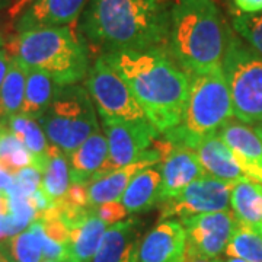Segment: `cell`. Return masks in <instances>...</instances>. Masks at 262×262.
<instances>
[{"label":"cell","instance_id":"obj_1","mask_svg":"<svg viewBox=\"0 0 262 262\" xmlns=\"http://www.w3.org/2000/svg\"><path fill=\"white\" fill-rule=\"evenodd\" d=\"M77 29L98 56L166 50L169 9L162 0H89Z\"/></svg>","mask_w":262,"mask_h":262},{"label":"cell","instance_id":"obj_2","mask_svg":"<svg viewBox=\"0 0 262 262\" xmlns=\"http://www.w3.org/2000/svg\"><path fill=\"white\" fill-rule=\"evenodd\" d=\"M102 57L128 84L146 118L159 134L178 127L187 108L191 76L166 50L114 51Z\"/></svg>","mask_w":262,"mask_h":262},{"label":"cell","instance_id":"obj_3","mask_svg":"<svg viewBox=\"0 0 262 262\" xmlns=\"http://www.w3.org/2000/svg\"><path fill=\"white\" fill-rule=\"evenodd\" d=\"M227 27L214 0H177L169 9L166 51L188 75L222 69Z\"/></svg>","mask_w":262,"mask_h":262},{"label":"cell","instance_id":"obj_4","mask_svg":"<svg viewBox=\"0 0 262 262\" xmlns=\"http://www.w3.org/2000/svg\"><path fill=\"white\" fill-rule=\"evenodd\" d=\"M5 47L22 64L47 73L58 86L80 83L91 67V51L77 24L18 32Z\"/></svg>","mask_w":262,"mask_h":262},{"label":"cell","instance_id":"obj_5","mask_svg":"<svg viewBox=\"0 0 262 262\" xmlns=\"http://www.w3.org/2000/svg\"><path fill=\"white\" fill-rule=\"evenodd\" d=\"M233 117L232 98L223 70L195 75L191 77L189 99L182 121L163 136L175 146L195 149L200 141L217 134Z\"/></svg>","mask_w":262,"mask_h":262},{"label":"cell","instance_id":"obj_6","mask_svg":"<svg viewBox=\"0 0 262 262\" xmlns=\"http://www.w3.org/2000/svg\"><path fill=\"white\" fill-rule=\"evenodd\" d=\"M50 146L66 156L99 128L98 113L88 89L80 84L60 86L54 101L39 120Z\"/></svg>","mask_w":262,"mask_h":262},{"label":"cell","instance_id":"obj_7","mask_svg":"<svg viewBox=\"0 0 262 262\" xmlns=\"http://www.w3.org/2000/svg\"><path fill=\"white\" fill-rule=\"evenodd\" d=\"M234 118L244 124L262 122V56L227 28L222 63Z\"/></svg>","mask_w":262,"mask_h":262},{"label":"cell","instance_id":"obj_8","mask_svg":"<svg viewBox=\"0 0 262 262\" xmlns=\"http://www.w3.org/2000/svg\"><path fill=\"white\" fill-rule=\"evenodd\" d=\"M86 89L101 118L124 121L147 120L128 84L102 56L96 57L94 64L89 67Z\"/></svg>","mask_w":262,"mask_h":262},{"label":"cell","instance_id":"obj_9","mask_svg":"<svg viewBox=\"0 0 262 262\" xmlns=\"http://www.w3.org/2000/svg\"><path fill=\"white\" fill-rule=\"evenodd\" d=\"M102 127L108 141V159L102 169L95 175L92 181L113 172L115 169L124 168L137 160L149 156L153 151L151 144L160 136L156 128L144 121H124L101 118ZM91 181V182H92Z\"/></svg>","mask_w":262,"mask_h":262},{"label":"cell","instance_id":"obj_10","mask_svg":"<svg viewBox=\"0 0 262 262\" xmlns=\"http://www.w3.org/2000/svg\"><path fill=\"white\" fill-rule=\"evenodd\" d=\"M232 185L210 175L191 182L179 194L163 201L160 219L189 217V215L215 213L229 210Z\"/></svg>","mask_w":262,"mask_h":262},{"label":"cell","instance_id":"obj_11","mask_svg":"<svg viewBox=\"0 0 262 262\" xmlns=\"http://www.w3.org/2000/svg\"><path fill=\"white\" fill-rule=\"evenodd\" d=\"M181 223L187 232L185 255L219 258L226 251L237 220L233 211L225 210L182 217Z\"/></svg>","mask_w":262,"mask_h":262},{"label":"cell","instance_id":"obj_12","mask_svg":"<svg viewBox=\"0 0 262 262\" xmlns=\"http://www.w3.org/2000/svg\"><path fill=\"white\" fill-rule=\"evenodd\" d=\"M185 251V227L178 220L166 219L141 239L139 262H182Z\"/></svg>","mask_w":262,"mask_h":262},{"label":"cell","instance_id":"obj_13","mask_svg":"<svg viewBox=\"0 0 262 262\" xmlns=\"http://www.w3.org/2000/svg\"><path fill=\"white\" fill-rule=\"evenodd\" d=\"M88 2L89 0H37L15 20L13 28L18 34L31 29L75 25Z\"/></svg>","mask_w":262,"mask_h":262},{"label":"cell","instance_id":"obj_14","mask_svg":"<svg viewBox=\"0 0 262 262\" xmlns=\"http://www.w3.org/2000/svg\"><path fill=\"white\" fill-rule=\"evenodd\" d=\"M160 173V203L179 194L195 179L207 175L203 169L196 151L185 146H172V149L162 158Z\"/></svg>","mask_w":262,"mask_h":262},{"label":"cell","instance_id":"obj_15","mask_svg":"<svg viewBox=\"0 0 262 262\" xmlns=\"http://www.w3.org/2000/svg\"><path fill=\"white\" fill-rule=\"evenodd\" d=\"M219 136L232 150L245 177L262 185V141L258 133L241 121L227 122Z\"/></svg>","mask_w":262,"mask_h":262},{"label":"cell","instance_id":"obj_16","mask_svg":"<svg viewBox=\"0 0 262 262\" xmlns=\"http://www.w3.org/2000/svg\"><path fill=\"white\" fill-rule=\"evenodd\" d=\"M140 227L134 219L110 226L92 262H139Z\"/></svg>","mask_w":262,"mask_h":262},{"label":"cell","instance_id":"obj_17","mask_svg":"<svg viewBox=\"0 0 262 262\" xmlns=\"http://www.w3.org/2000/svg\"><path fill=\"white\" fill-rule=\"evenodd\" d=\"M160 160L159 151L153 149L149 156L137 160L124 168L115 169L113 172L103 175L88 184V195H89V207L96 208L110 201H120L122 192L128 187L131 179L134 178L143 169L156 165Z\"/></svg>","mask_w":262,"mask_h":262},{"label":"cell","instance_id":"obj_18","mask_svg":"<svg viewBox=\"0 0 262 262\" xmlns=\"http://www.w3.org/2000/svg\"><path fill=\"white\" fill-rule=\"evenodd\" d=\"M194 150L207 175L225 181L230 185L245 178L244 170L219 133L200 141Z\"/></svg>","mask_w":262,"mask_h":262},{"label":"cell","instance_id":"obj_19","mask_svg":"<svg viewBox=\"0 0 262 262\" xmlns=\"http://www.w3.org/2000/svg\"><path fill=\"white\" fill-rule=\"evenodd\" d=\"M67 158L70 165L72 182L88 185L108 159L106 136L101 130H98Z\"/></svg>","mask_w":262,"mask_h":262},{"label":"cell","instance_id":"obj_20","mask_svg":"<svg viewBox=\"0 0 262 262\" xmlns=\"http://www.w3.org/2000/svg\"><path fill=\"white\" fill-rule=\"evenodd\" d=\"M160 188L162 173L160 166L156 163L143 169L131 179L128 187L122 192L120 201L128 211V214L144 213L160 203Z\"/></svg>","mask_w":262,"mask_h":262},{"label":"cell","instance_id":"obj_21","mask_svg":"<svg viewBox=\"0 0 262 262\" xmlns=\"http://www.w3.org/2000/svg\"><path fill=\"white\" fill-rule=\"evenodd\" d=\"M108 225L101 220L92 208L88 215L69 229V252L75 262H91L98 251Z\"/></svg>","mask_w":262,"mask_h":262},{"label":"cell","instance_id":"obj_22","mask_svg":"<svg viewBox=\"0 0 262 262\" xmlns=\"http://www.w3.org/2000/svg\"><path fill=\"white\" fill-rule=\"evenodd\" d=\"M230 206L237 223L262 232V185L249 178L232 185Z\"/></svg>","mask_w":262,"mask_h":262},{"label":"cell","instance_id":"obj_23","mask_svg":"<svg viewBox=\"0 0 262 262\" xmlns=\"http://www.w3.org/2000/svg\"><path fill=\"white\" fill-rule=\"evenodd\" d=\"M27 67V66H25ZM58 84L44 72L37 69L27 67V84H25V96L20 114L32 118L39 120L47 113L51 102L54 101Z\"/></svg>","mask_w":262,"mask_h":262},{"label":"cell","instance_id":"obj_24","mask_svg":"<svg viewBox=\"0 0 262 262\" xmlns=\"http://www.w3.org/2000/svg\"><path fill=\"white\" fill-rule=\"evenodd\" d=\"M6 125L32 155V166L42 173L50 159V143L39 122L18 114L12 117Z\"/></svg>","mask_w":262,"mask_h":262},{"label":"cell","instance_id":"obj_25","mask_svg":"<svg viewBox=\"0 0 262 262\" xmlns=\"http://www.w3.org/2000/svg\"><path fill=\"white\" fill-rule=\"evenodd\" d=\"M25 84L27 67L16 57H12L6 77L0 88V122L8 124L12 117L20 114L25 96Z\"/></svg>","mask_w":262,"mask_h":262},{"label":"cell","instance_id":"obj_26","mask_svg":"<svg viewBox=\"0 0 262 262\" xmlns=\"http://www.w3.org/2000/svg\"><path fill=\"white\" fill-rule=\"evenodd\" d=\"M70 184L72 178L69 158L58 149L50 146V159L42 172V191L53 203H56L64 198Z\"/></svg>","mask_w":262,"mask_h":262},{"label":"cell","instance_id":"obj_27","mask_svg":"<svg viewBox=\"0 0 262 262\" xmlns=\"http://www.w3.org/2000/svg\"><path fill=\"white\" fill-rule=\"evenodd\" d=\"M225 252L229 258H241L246 262H262V232L237 223Z\"/></svg>","mask_w":262,"mask_h":262},{"label":"cell","instance_id":"obj_28","mask_svg":"<svg viewBox=\"0 0 262 262\" xmlns=\"http://www.w3.org/2000/svg\"><path fill=\"white\" fill-rule=\"evenodd\" d=\"M0 166L12 177L32 166V155L8 127L0 133Z\"/></svg>","mask_w":262,"mask_h":262},{"label":"cell","instance_id":"obj_29","mask_svg":"<svg viewBox=\"0 0 262 262\" xmlns=\"http://www.w3.org/2000/svg\"><path fill=\"white\" fill-rule=\"evenodd\" d=\"M8 249L15 262H41L42 248L34 225H31L8 242Z\"/></svg>","mask_w":262,"mask_h":262},{"label":"cell","instance_id":"obj_30","mask_svg":"<svg viewBox=\"0 0 262 262\" xmlns=\"http://www.w3.org/2000/svg\"><path fill=\"white\" fill-rule=\"evenodd\" d=\"M233 31L262 56V12L236 13L233 16Z\"/></svg>","mask_w":262,"mask_h":262},{"label":"cell","instance_id":"obj_31","mask_svg":"<svg viewBox=\"0 0 262 262\" xmlns=\"http://www.w3.org/2000/svg\"><path fill=\"white\" fill-rule=\"evenodd\" d=\"M41 175L42 173L34 166L24 168L13 177V184L9 189H6V192L24 196L32 195L38 188L41 187V182H42Z\"/></svg>","mask_w":262,"mask_h":262},{"label":"cell","instance_id":"obj_32","mask_svg":"<svg viewBox=\"0 0 262 262\" xmlns=\"http://www.w3.org/2000/svg\"><path fill=\"white\" fill-rule=\"evenodd\" d=\"M94 210L98 217L103 220L108 226L120 223L122 220H125L128 215V211L125 210V207L122 206L121 201H110V203H105L102 206L96 207Z\"/></svg>","mask_w":262,"mask_h":262},{"label":"cell","instance_id":"obj_33","mask_svg":"<svg viewBox=\"0 0 262 262\" xmlns=\"http://www.w3.org/2000/svg\"><path fill=\"white\" fill-rule=\"evenodd\" d=\"M66 204L69 206L88 208L89 207V195H88V185L86 184H76L72 182L67 194L63 198Z\"/></svg>","mask_w":262,"mask_h":262},{"label":"cell","instance_id":"obj_34","mask_svg":"<svg viewBox=\"0 0 262 262\" xmlns=\"http://www.w3.org/2000/svg\"><path fill=\"white\" fill-rule=\"evenodd\" d=\"M37 2V0H13L10 3V6L6 9V15H8V19H9L12 24H15V20L28 9L29 6Z\"/></svg>","mask_w":262,"mask_h":262},{"label":"cell","instance_id":"obj_35","mask_svg":"<svg viewBox=\"0 0 262 262\" xmlns=\"http://www.w3.org/2000/svg\"><path fill=\"white\" fill-rule=\"evenodd\" d=\"M233 5L239 13L262 12V0H233Z\"/></svg>","mask_w":262,"mask_h":262},{"label":"cell","instance_id":"obj_36","mask_svg":"<svg viewBox=\"0 0 262 262\" xmlns=\"http://www.w3.org/2000/svg\"><path fill=\"white\" fill-rule=\"evenodd\" d=\"M10 54L8 53L6 47L0 48V88H2V83L6 77V73H8V69H9L10 64Z\"/></svg>","mask_w":262,"mask_h":262},{"label":"cell","instance_id":"obj_37","mask_svg":"<svg viewBox=\"0 0 262 262\" xmlns=\"http://www.w3.org/2000/svg\"><path fill=\"white\" fill-rule=\"evenodd\" d=\"M12 184H13V177L0 166V189L6 191L12 187Z\"/></svg>","mask_w":262,"mask_h":262},{"label":"cell","instance_id":"obj_38","mask_svg":"<svg viewBox=\"0 0 262 262\" xmlns=\"http://www.w3.org/2000/svg\"><path fill=\"white\" fill-rule=\"evenodd\" d=\"M9 213V198L6 191L0 189V214H8Z\"/></svg>","mask_w":262,"mask_h":262},{"label":"cell","instance_id":"obj_39","mask_svg":"<svg viewBox=\"0 0 262 262\" xmlns=\"http://www.w3.org/2000/svg\"><path fill=\"white\" fill-rule=\"evenodd\" d=\"M182 262H222L219 258H206V256H198V255H185Z\"/></svg>","mask_w":262,"mask_h":262},{"label":"cell","instance_id":"obj_40","mask_svg":"<svg viewBox=\"0 0 262 262\" xmlns=\"http://www.w3.org/2000/svg\"><path fill=\"white\" fill-rule=\"evenodd\" d=\"M0 262H15L8 249V244H0Z\"/></svg>","mask_w":262,"mask_h":262},{"label":"cell","instance_id":"obj_41","mask_svg":"<svg viewBox=\"0 0 262 262\" xmlns=\"http://www.w3.org/2000/svg\"><path fill=\"white\" fill-rule=\"evenodd\" d=\"M13 0H0V12L3 9H8Z\"/></svg>","mask_w":262,"mask_h":262},{"label":"cell","instance_id":"obj_42","mask_svg":"<svg viewBox=\"0 0 262 262\" xmlns=\"http://www.w3.org/2000/svg\"><path fill=\"white\" fill-rule=\"evenodd\" d=\"M225 262H246V261L241 259V258H227Z\"/></svg>","mask_w":262,"mask_h":262},{"label":"cell","instance_id":"obj_43","mask_svg":"<svg viewBox=\"0 0 262 262\" xmlns=\"http://www.w3.org/2000/svg\"><path fill=\"white\" fill-rule=\"evenodd\" d=\"M255 131L258 133V136H259V139H261V141H262V127H256V128H255Z\"/></svg>","mask_w":262,"mask_h":262},{"label":"cell","instance_id":"obj_44","mask_svg":"<svg viewBox=\"0 0 262 262\" xmlns=\"http://www.w3.org/2000/svg\"><path fill=\"white\" fill-rule=\"evenodd\" d=\"M5 44H6V42H5V39H3V37L0 35V48L5 47Z\"/></svg>","mask_w":262,"mask_h":262},{"label":"cell","instance_id":"obj_45","mask_svg":"<svg viewBox=\"0 0 262 262\" xmlns=\"http://www.w3.org/2000/svg\"><path fill=\"white\" fill-rule=\"evenodd\" d=\"M6 127H8L6 124H3V122H0V133H2V131H3V130H5Z\"/></svg>","mask_w":262,"mask_h":262},{"label":"cell","instance_id":"obj_46","mask_svg":"<svg viewBox=\"0 0 262 262\" xmlns=\"http://www.w3.org/2000/svg\"><path fill=\"white\" fill-rule=\"evenodd\" d=\"M42 262H75V261H42Z\"/></svg>","mask_w":262,"mask_h":262}]
</instances>
